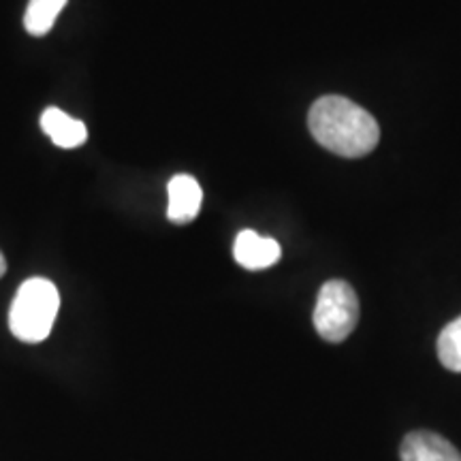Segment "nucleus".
<instances>
[{"label": "nucleus", "instance_id": "1", "mask_svg": "<svg viewBox=\"0 0 461 461\" xmlns=\"http://www.w3.org/2000/svg\"><path fill=\"white\" fill-rule=\"evenodd\" d=\"M312 137L322 148L344 158L370 154L380 141L378 122L366 109L346 96H322L308 115Z\"/></svg>", "mask_w": 461, "mask_h": 461}, {"label": "nucleus", "instance_id": "2", "mask_svg": "<svg viewBox=\"0 0 461 461\" xmlns=\"http://www.w3.org/2000/svg\"><path fill=\"white\" fill-rule=\"evenodd\" d=\"M60 295L54 282L31 278L20 286L9 310V330L26 344H39L51 333Z\"/></svg>", "mask_w": 461, "mask_h": 461}, {"label": "nucleus", "instance_id": "3", "mask_svg": "<svg viewBox=\"0 0 461 461\" xmlns=\"http://www.w3.org/2000/svg\"><path fill=\"white\" fill-rule=\"evenodd\" d=\"M359 322V299L344 280H330L321 286L314 308V327L325 342H344Z\"/></svg>", "mask_w": 461, "mask_h": 461}, {"label": "nucleus", "instance_id": "4", "mask_svg": "<svg viewBox=\"0 0 461 461\" xmlns=\"http://www.w3.org/2000/svg\"><path fill=\"white\" fill-rule=\"evenodd\" d=\"M169 207H167V218L173 224H188L197 218L201 210V201H203V190L193 176L180 173L173 176L169 186Z\"/></svg>", "mask_w": 461, "mask_h": 461}, {"label": "nucleus", "instance_id": "5", "mask_svg": "<svg viewBox=\"0 0 461 461\" xmlns=\"http://www.w3.org/2000/svg\"><path fill=\"white\" fill-rule=\"evenodd\" d=\"M280 244L272 238H261L255 230H241L235 238L233 257L244 269L258 272V269H267L280 261Z\"/></svg>", "mask_w": 461, "mask_h": 461}, {"label": "nucleus", "instance_id": "6", "mask_svg": "<svg viewBox=\"0 0 461 461\" xmlns=\"http://www.w3.org/2000/svg\"><path fill=\"white\" fill-rule=\"evenodd\" d=\"M402 461H461V453L434 431H412L403 438Z\"/></svg>", "mask_w": 461, "mask_h": 461}, {"label": "nucleus", "instance_id": "7", "mask_svg": "<svg viewBox=\"0 0 461 461\" xmlns=\"http://www.w3.org/2000/svg\"><path fill=\"white\" fill-rule=\"evenodd\" d=\"M41 129L58 148L73 149L88 140V129L82 120H75L58 107H48L41 113Z\"/></svg>", "mask_w": 461, "mask_h": 461}, {"label": "nucleus", "instance_id": "8", "mask_svg": "<svg viewBox=\"0 0 461 461\" xmlns=\"http://www.w3.org/2000/svg\"><path fill=\"white\" fill-rule=\"evenodd\" d=\"M68 0H31L24 14V26L32 37H43L54 28L56 17L67 7Z\"/></svg>", "mask_w": 461, "mask_h": 461}, {"label": "nucleus", "instance_id": "9", "mask_svg": "<svg viewBox=\"0 0 461 461\" xmlns=\"http://www.w3.org/2000/svg\"><path fill=\"white\" fill-rule=\"evenodd\" d=\"M438 359L451 372H461V316L442 330L438 338Z\"/></svg>", "mask_w": 461, "mask_h": 461}, {"label": "nucleus", "instance_id": "10", "mask_svg": "<svg viewBox=\"0 0 461 461\" xmlns=\"http://www.w3.org/2000/svg\"><path fill=\"white\" fill-rule=\"evenodd\" d=\"M5 274H7V261H5V255L0 252V278H3Z\"/></svg>", "mask_w": 461, "mask_h": 461}]
</instances>
